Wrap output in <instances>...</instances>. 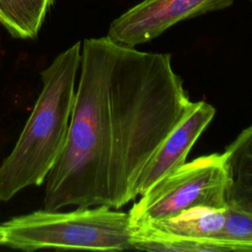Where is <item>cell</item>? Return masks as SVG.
I'll list each match as a JSON object with an SVG mask.
<instances>
[{
    "label": "cell",
    "instance_id": "cell-1",
    "mask_svg": "<svg viewBox=\"0 0 252 252\" xmlns=\"http://www.w3.org/2000/svg\"><path fill=\"white\" fill-rule=\"evenodd\" d=\"M64 148L46 176L43 206H106L135 199L138 181L190 110L171 55L110 37L84 40Z\"/></svg>",
    "mask_w": 252,
    "mask_h": 252
},
{
    "label": "cell",
    "instance_id": "cell-2",
    "mask_svg": "<svg viewBox=\"0 0 252 252\" xmlns=\"http://www.w3.org/2000/svg\"><path fill=\"white\" fill-rule=\"evenodd\" d=\"M81 65V42L60 53L40 73L42 90L10 155L0 165V202L29 186H39L67 138Z\"/></svg>",
    "mask_w": 252,
    "mask_h": 252
},
{
    "label": "cell",
    "instance_id": "cell-3",
    "mask_svg": "<svg viewBox=\"0 0 252 252\" xmlns=\"http://www.w3.org/2000/svg\"><path fill=\"white\" fill-rule=\"evenodd\" d=\"M129 213L106 206L70 212L38 210L0 223V246L23 251L44 248L121 251L134 249Z\"/></svg>",
    "mask_w": 252,
    "mask_h": 252
},
{
    "label": "cell",
    "instance_id": "cell-4",
    "mask_svg": "<svg viewBox=\"0 0 252 252\" xmlns=\"http://www.w3.org/2000/svg\"><path fill=\"white\" fill-rule=\"evenodd\" d=\"M226 187L223 154H211L185 162L142 194L133 205L129 212L133 228L195 207L224 209Z\"/></svg>",
    "mask_w": 252,
    "mask_h": 252
},
{
    "label": "cell",
    "instance_id": "cell-5",
    "mask_svg": "<svg viewBox=\"0 0 252 252\" xmlns=\"http://www.w3.org/2000/svg\"><path fill=\"white\" fill-rule=\"evenodd\" d=\"M233 1L144 0L115 19L107 36L117 43L135 47L156 38L180 21L225 9Z\"/></svg>",
    "mask_w": 252,
    "mask_h": 252
},
{
    "label": "cell",
    "instance_id": "cell-6",
    "mask_svg": "<svg viewBox=\"0 0 252 252\" xmlns=\"http://www.w3.org/2000/svg\"><path fill=\"white\" fill-rule=\"evenodd\" d=\"M216 114V108L206 102H193L190 110L169 133L142 173L137 195H142L158 181L181 167L186 158Z\"/></svg>",
    "mask_w": 252,
    "mask_h": 252
},
{
    "label": "cell",
    "instance_id": "cell-7",
    "mask_svg": "<svg viewBox=\"0 0 252 252\" xmlns=\"http://www.w3.org/2000/svg\"><path fill=\"white\" fill-rule=\"evenodd\" d=\"M225 209L195 207L171 218L134 227V232L168 238H216L225 221Z\"/></svg>",
    "mask_w": 252,
    "mask_h": 252
},
{
    "label": "cell",
    "instance_id": "cell-8",
    "mask_svg": "<svg viewBox=\"0 0 252 252\" xmlns=\"http://www.w3.org/2000/svg\"><path fill=\"white\" fill-rule=\"evenodd\" d=\"M223 156L227 173L226 204L252 214V125L236 137Z\"/></svg>",
    "mask_w": 252,
    "mask_h": 252
},
{
    "label": "cell",
    "instance_id": "cell-9",
    "mask_svg": "<svg viewBox=\"0 0 252 252\" xmlns=\"http://www.w3.org/2000/svg\"><path fill=\"white\" fill-rule=\"evenodd\" d=\"M53 0H0V24L16 38L36 37Z\"/></svg>",
    "mask_w": 252,
    "mask_h": 252
},
{
    "label": "cell",
    "instance_id": "cell-10",
    "mask_svg": "<svg viewBox=\"0 0 252 252\" xmlns=\"http://www.w3.org/2000/svg\"><path fill=\"white\" fill-rule=\"evenodd\" d=\"M216 239L243 243L252 251V214L227 206L224 224Z\"/></svg>",
    "mask_w": 252,
    "mask_h": 252
}]
</instances>
